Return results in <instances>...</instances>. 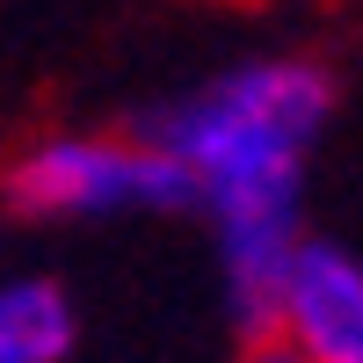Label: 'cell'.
I'll return each instance as SVG.
<instances>
[{"label": "cell", "instance_id": "1", "mask_svg": "<svg viewBox=\"0 0 363 363\" xmlns=\"http://www.w3.org/2000/svg\"><path fill=\"white\" fill-rule=\"evenodd\" d=\"M335 109V80L313 58H247L196 95L145 116V138L189 174L196 203L218 225L225 255V298L247 342L269 327L284 262L298 233V189H306V153Z\"/></svg>", "mask_w": 363, "mask_h": 363}, {"label": "cell", "instance_id": "5", "mask_svg": "<svg viewBox=\"0 0 363 363\" xmlns=\"http://www.w3.org/2000/svg\"><path fill=\"white\" fill-rule=\"evenodd\" d=\"M240 363H298V356H291V349H284L277 335H255V342H247V356H240Z\"/></svg>", "mask_w": 363, "mask_h": 363}, {"label": "cell", "instance_id": "2", "mask_svg": "<svg viewBox=\"0 0 363 363\" xmlns=\"http://www.w3.org/2000/svg\"><path fill=\"white\" fill-rule=\"evenodd\" d=\"M8 203L22 218H116V211L196 203V189L145 131L138 138L66 131V138H37L8 167Z\"/></svg>", "mask_w": 363, "mask_h": 363}, {"label": "cell", "instance_id": "3", "mask_svg": "<svg viewBox=\"0 0 363 363\" xmlns=\"http://www.w3.org/2000/svg\"><path fill=\"white\" fill-rule=\"evenodd\" d=\"M262 335L298 363H363V262L327 240H298Z\"/></svg>", "mask_w": 363, "mask_h": 363}, {"label": "cell", "instance_id": "4", "mask_svg": "<svg viewBox=\"0 0 363 363\" xmlns=\"http://www.w3.org/2000/svg\"><path fill=\"white\" fill-rule=\"evenodd\" d=\"M73 335L80 313L51 277H0V363H66Z\"/></svg>", "mask_w": 363, "mask_h": 363}]
</instances>
